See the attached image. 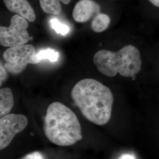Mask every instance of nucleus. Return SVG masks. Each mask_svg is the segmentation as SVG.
Instances as JSON below:
<instances>
[{"label": "nucleus", "instance_id": "1", "mask_svg": "<svg viewBox=\"0 0 159 159\" xmlns=\"http://www.w3.org/2000/svg\"><path fill=\"white\" fill-rule=\"evenodd\" d=\"M71 97L85 119L98 125L107 124L111 117L114 97L108 87L92 79L77 82Z\"/></svg>", "mask_w": 159, "mask_h": 159}, {"label": "nucleus", "instance_id": "2", "mask_svg": "<svg viewBox=\"0 0 159 159\" xmlns=\"http://www.w3.org/2000/svg\"><path fill=\"white\" fill-rule=\"evenodd\" d=\"M45 136L60 146H69L83 139L81 127L75 114L60 102L48 107L44 122Z\"/></svg>", "mask_w": 159, "mask_h": 159}, {"label": "nucleus", "instance_id": "3", "mask_svg": "<svg viewBox=\"0 0 159 159\" xmlns=\"http://www.w3.org/2000/svg\"><path fill=\"white\" fill-rule=\"evenodd\" d=\"M93 62L99 72L110 77L119 74L134 78L142 65L140 51L132 45L125 46L117 52L100 50L94 54Z\"/></svg>", "mask_w": 159, "mask_h": 159}, {"label": "nucleus", "instance_id": "4", "mask_svg": "<svg viewBox=\"0 0 159 159\" xmlns=\"http://www.w3.org/2000/svg\"><path fill=\"white\" fill-rule=\"evenodd\" d=\"M3 58L6 61L4 67L7 71L13 74L22 73L29 64L40 63L37 58L35 49L31 44L9 47L4 51Z\"/></svg>", "mask_w": 159, "mask_h": 159}, {"label": "nucleus", "instance_id": "5", "mask_svg": "<svg viewBox=\"0 0 159 159\" xmlns=\"http://www.w3.org/2000/svg\"><path fill=\"white\" fill-rule=\"evenodd\" d=\"M27 20L19 15H14L11 18L10 25L7 27H0V44L3 47H13L26 44L30 40L27 31Z\"/></svg>", "mask_w": 159, "mask_h": 159}, {"label": "nucleus", "instance_id": "6", "mask_svg": "<svg viewBox=\"0 0 159 159\" xmlns=\"http://www.w3.org/2000/svg\"><path fill=\"white\" fill-rule=\"evenodd\" d=\"M28 119L23 114H8L0 119V149L3 150L12 142L14 137L24 130Z\"/></svg>", "mask_w": 159, "mask_h": 159}, {"label": "nucleus", "instance_id": "7", "mask_svg": "<svg viewBox=\"0 0 159 159\" xmlns=\"http://www.w3.org/2000/svg\"><path fill=\"white\" fill-rule=\"evenodd\" d=\"M100 7L93 0H80L74 6L73 17L78 23H85L100 13Z\"/></svg>", "mask_w": 159, "mask_h": 159}, {"label": "nucleus", "instance_id": "8", "mask_svg": "<svg viewBox=\"0 0 159 159\" xmlns=\"http://www.w3.org/2000/svg\"><path fill=\"white\" fill-rule=\"evenodd\" d=\"M7 8L14 13L24 17L30 22L35 20L34 9L27 0H3Z\"/></svg>", "mask_w": 159, "mask_h": 159}, {"label": "nucleus", "instance_id": "9", "mask_svg": "<svg viewBox=\"0 0 159 159\" xmlns=\"http://www.w3.org/2000/svg\"><path fill=\"white\" fill-rule=\"evenodd\" d=\"M14 106V97L10 88L0 90V117L1 118L10 113Z\"/></svg>", "mask_w": 159, "mask_h": 159}, {"label": "nucleus", "instance_id": "10", "mask_svg": "<svg viewBox=\"0 0 159 159\" xmlns=\"http://www.w3.org/2000/svg\"><path fill=\"white\" fill-rule=\"evenodd\" d=\"M110 18L107 14L99 13L91 22V29L96 33H102L108 28Z\"/></svg>", "mask_w": 159, "mask_h": 159}, {"label": "nucleus", "instance_id": "11", "mask_svg": "<svg viewBox=\"0 0 159 159\" xmlns=\"http://www.w3.org/2000/svg\"><path fill=\"white\" fill-rule=\"evenodd\" d=\"M40 4L43 11L47 14L58 16L62 11L60 2L57 0H40Z\"/></svg>", "mask_w": 159, "mask_h": 159}, {"label": "nucleus", "instance_id": "12", "mask_svg": "<svg viewBox=\"0 0 159 159\" xmlns=\"http://www.w3.org/2000/svg\"><path fill=\"white\" fill-rule=\"evenodd\" d=\"M37 58L40 62L43 60H48L51 62H55L59 58V53L55 50L47 48L41 50L37 53Z\"/></svg>", "mask_w": 159, "mask_h": 159}, {"label": "nucleus", "instance_id": "13", "mask_svg": "<svg viewBox=\"0 0 159 159\" xmlns=\"http://www.w3.org/2000/svg\"><path fill=\"white\" fill-rule=\"evenodd\" d=\"M51 28L53 29L57 34L62 35H66L70 31L68 26L63 23H61L57 18H52L50 21Z\"/></svg>", "mask_w": 159, "mask_h": 159}, {"label": "nucleus", "instance_id": "14", "mask_svg": "<svg viewBox=\"0 0 159 159\" xmlns=\"http://www.w3.org/2000/svg\"><path fill=\"white\" fill-rule=\"evenodd\" d=\"M21 159H45V157L41 152L36 151L26 154Z\"/></svg>", "mask_w": 159, "mask_h": 159}, {"label": "nucleus", "instance_id": "15", "mask_svg": "<svg viewBox=\"0 0 159 159\" xmlns=\"http://www.w3.org/2000/svg\"><path fill=\"white\" fill-rule=\"evenodd\" d=\"M1 74H0V84L1 85L2 84L6 81L7 78V70L4 67V66H2V64H1Z\"/></svg>", "mask_w": 159, "mask_h": 159}, {"label": "nucleus", "instance_id": "16", "mask_svg": "<svg viewBox=\"0 0 159 159\" xmlns=\"http://www.w3.org/2000/svg\"><path fill=\"white\" fill-rule=\"evenodd\" d=\"M119 159H135V156L131 154H124L120 156Z\"/></svg>", "mask_w": 159, "mask_h": 159}, {"label": "nucleus", "instance_id": "17", "mask_svg": "<svg viewBox=\"0 0 159 159\" xmlns=\"http://www.w3.org/2000/svg\"><path fill=\"white\" fill-rule=\"evenodd\" d=\"M154 6L159 7V0H149Z\"/></svg>", "mask_w": 159, "mask_h": 159}, {"label": "nucleus", "instance_id": "18", "mask_svg": "<svg viewBox=\"0 0 159 159\" xmlns=\"http://www.w3.org/2000/svg\"><path fill=\"white\" fill-rule=\"evenodd\" d=\"M57 1H59L61 2H63V4H68L71 2V0H57Z\"/></svg>", "mask_w": 159, "mask_h": 159}]
</instances>
